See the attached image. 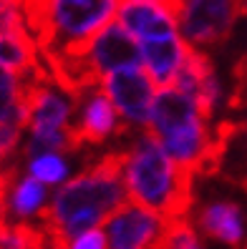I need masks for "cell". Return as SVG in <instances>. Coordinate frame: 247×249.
Returning <instances> with one entry per match:
<instances>
[{"instance_id":"cell-1","label":"cell","mask_w":247,"mask_h":249,"mask_svg":"<svg viewBox=\"0 0 247 249\" xmlns=\"http://www.w3.org/2000/svg\"><path fill=\"white\" fill-rule=\"evenodd\" d=\"M126 201L124 151L116 149L101 154L81 174L66 179L51 196L48 209L40 219L48 234V244H58L89 229H98Z\"/></svg>"},{"instance_id":"cell-2","label":"cell","mask_w":247,"mask_h":249,"mask_svg":"<svg viewBox=\"0 0 247 249\" xmlns=\"http://www.w3.org/2000/svg\"><path fill=\"white\" fill-rule=\"evenodd\" d=\"M121 151L129 199L167 222L190 219L194 209V171L171 161L147 128L134 134Z\"/></svg>"},{"instance_id":"cell-3","label":"cell","mask_w":247,"mask_h":249,"mask_svg":"<svg viewBox=\"0 0 247 249\" xmlns=\"http://www.w3.org/2000/svg\"><path fill=\"white\" fill-rule=\"evenodd\" d=\"M121 0H43L28 13V25L43 61L78 53L101 28L116 20Z\"/></svg>"},{"instance_id":"cell-4","label":"cell","mask_w":247,"mask_h":249,"mask_svg":"<svg viewBox=\"0 0 247 249\" xmlns=\"http://www.w3.org/2000/svg\"><path fill=\"white\" fill-rule=\"evenodd\" d=\"M245 16L242 0H182L179 36L197 51L217 48Z\"/></svg>"},{"instance_id":"cell-5","label":"cell","mask_w":247,"mask_h":249,"mask_svg":"<svg viewBox=\"0 0 247 249\" xmlns=\"http://www.w3.org/2000/svg\"><path fill=\"white\" fill-rule=\"evenodd\" d=\"M106 249H167L169 222L129 199L106 222Z\"/></svg>"},{"instance_id":"cell-6","label":"cell","mask_w":247,"mask_h":249,"mask_svg":"<svg viewBox=\"0 0 247 249\" xmlns=\"http://www.w3.org/2000/svg\"><path fill=\"white\" fill-rule=\"evenodd\" d=\"M101 91L109 96L114 108L129 131H144L152 119V104L156 96V83L141 66L121 68L98 81Z\"/></svg>"},{"instance_id":"cell-7","label":"cell","mask_w":247,"mask_h":249,"mask_svg":"<svg viewBox=\"0 0 247 249\" xmlns=\"http://www.w3.org/2000/svg\"><path fill=\"white\" fill-rule=\"evenodd\" d=\"M199 239L222 249H247V214L237 199L212 196L197 204L190 214Z\"/></svg>"},{"instance_id":"cell-8","label":"cell","mask_w":247,"mask_h":249,"mask_svg":"<svg viewBox=\"0 0 247 249\" xmlns=\"http://www.w3.org/2000/svg\"><path fill=\"white\" fill-rule=\"evenodd\" d=\"M129 128L124 126L119 111L114 108L109 96L101 86H91L76 96V116H74V139L76 146H101L114 136H126Z\"/></svg>"},{"instance_id":"cell-9","label":"cell","mask_w":247,"mask_h":249,"mask_svg":"<svg viewBox=\"0 0 247 249\" xmlns=\"http://www.w3.org/2000/svg\"><path fill=\"white\" fill-rule=\"evenodd\" d=\"M48 186L38 179L16 177V171H0V216L8 222H31V219H43L48 209Z\"/></svg>"},{"instance_id":"cell-10","label":"cell","mask_w":247,"mask_h":249,"mask_svg":"<svg viewBox=\"0 0 247 249\" xmlns=\"http://www.w3.org/2000/svg\"><path fill=\"white\" fill-rule=\"evenodd\" d=\"M171 86L184 91L187 96H192L199 111L212 121V116L222 101V83L217 78L212 58L205 51H197V48L190 51V55H187V61L179 68L177 78L171 81Z\"/></svg>"},{"instance_id":"cell-11","label":"cell","mask_w":247,"mask_h":249,"mask_svg":"<svg viewBox=\"0 0 247 249\" xmlns=\"http://www.w3.org/2000/svg\"><path fill=\"white\" fill-rule=\"evenodd\" d=\"M116 20L136 40L179 33V13L159 0H121Z\"/></svg>"},{"instance_id":"cell-12","label":"cell","mask_w":247,"mask_h":249,"mask_svg":"<svg viewBox=\"0 0 247 249\" xmlns=\"http://www.w3.org/2000/svg\"><path fill=\"white\" fill-rule=\"evenodd\" d=\"M139 46H141V68L152 76L156 89L171 86V81L177 78L179 68L184 66L187 55L192 51V46L179 33L139 40Z\"/></svg>"},{"instance_id":"cell-13","label":"cell","mask_w":247,"mask_h":249,"mask_svg":"<svg viewBox=\"0 0 247 249\" xmlns=\"http://www.w3.org/2000/svg\"><path fill=\"white\" fill-rule=\"evenodd\" d=\"M28 81H31V76H23V73H16L5 66H0V121H23L25 124Z\"/></svg>"},{"instance_id":"cell-14","label":"cell","mask_w":247,"mask_h":249,"mask_svg":"<svg viewBox=\"0 0 247 249\" xmlns=\"http://www.w3.org/2000/svg\"><path fill=\"white\" fill-rule=\"evenodd\" d=\"M25 174L28 177L38 179L46 186H61L66 179H71V166L66 161V154L58 151H43V154H33L25 156Z\"/></svg>"},{"instance_id":"cell-15","label":"cell","mask_w":247,"mask_h":249,"mask_svg":"<svg viewBox=\"0 0 247 249\" xmlns=\"http://www.w3.org/2000/svg\"><path fill=\"white\" fill-rule=\"evenodd\" d=\"M48 234L31 222H8L0 216V249H46Z\"/></svg>"},{"instance_id":"cell-16","label":"cell","mask_w":247,"mask_h":249,"mask_svg":"<svg viewBox=\"0 0 247 249\" xmlns=\"http://www.w3.org/2000/svg\"><path fill=\"white\" fill-rule=\"evenodd\" d=\"M0 33L5 36H33L28 25L23 0H0Z\"/></svg>"},{"instance_id":"cell-17","label":"cell","mask_w":247,"mask_h":249,"mask_svg":"<svg viewBox=\"0 0 247 249\" xmlns=\"http://www.w3.org/2000/svg\"><path fill=\"white\" fill-rule=\"evenodd\" d=\"M167 249H205L192 219H174V222H169Z\"/></svg>"},{"instance_id":"cell-18","label":"cell","mask_w":247,"mask_h":249,"mask_svg":"<svg viewBox=\"0 0 247 249\" xmlns=\"http://www.w3.org/2000/svg\"><path fill=\"white\" fill-rule=\"evenodd\" d=\"M25 136V124L23 121H0V166L18 154Z\"/></svg>"},{"instance_id":"cell-19","label":"cell","mask_w":247,"mask_h":249,"mask_svg":"<svg viewBox=\"0 0 247 249\" xmlns=\"http://www.w3.org/2000/svg\"><path fill=\"white\" fill-rule=\"evenodd\" d=\"M48 249H106V234L104 229H89L74 239L48 244Z\"/></svg>"},{"instance_id":"cell-20","label":"cell","mask_w":247,"mask_h":249,"mask_svg":"<svg viewBox=\"0 0 247 249\" xmlns=\"http://www.w3.org/2000/svg\"><path fill=\"white\" fill-rule=\"evenodd\" d=\"M23 3H25V13H31V10H36L43 3V0H23Z\"/></svg>"},{"instance_id":"cell-21","label":"cell","mask_w":247,"mask_h":249,"mask_svg":"<svg viewBox=\"0 0 247 249\" xmlns=\"http://www.w3.org/2000/svg\"><path fill=\"white\" fill-rule=\"evenodd\" d=\"M159 3H164V5H169V8H174L179 13V8H182V0H159Z\"/></svg>"},{"instance_id":"cell-22","label":"cell","mask_w":247,"mask_h":249,"mask_svg":"<svg viewBox=\"0 0 247 249\" xmlns=\"http://www.w3.org/2000/svg\"><path fill=\"white\" fill-rule=\"evenodd\" d=\"M242 10H245V16H247V0H242Z\"/></svg>"}]
</instances>
